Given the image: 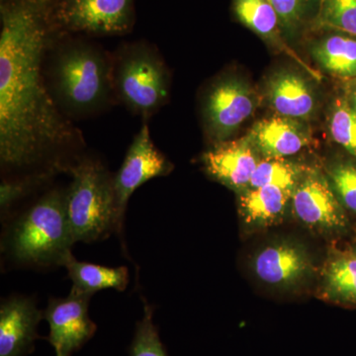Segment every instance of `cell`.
I'll return each instance as SVG.
<instances>
[{"mask_svg":"<svg viewBox=\"0 0 356 356\" xmlns=\"http://www.w3.org/2000/svg\"><path fill=\"white\" fill-rule=\"evenodd\" d=\"M58 1L0 0V161L19 177L69 172L84 146L47 86Z\"/></svg>","mask_w":356,"mask_h":356,"instance_id":"cell-1","label":"cell"},{"mask_svg":"<svg viewBox=\"0 0 356 356\" xmlns=\"http://www.w3.org/2000/svg\"><path fill=\"white\" fill-rule=\"evenodd\" d=\"M46 81L70 120L99 114L114 102L113 56L98 44L62 34L48 51Z\"/></svg>","mask_w":356,"mask_h":356,"instance_id":"cell-2","label":"cell"},{"mask_svg":"<svg viewBox=\"0 0 356 356\" xmlns=\"http://www.w3.org/2000/svg\"><path fill=\"white\" fill-rule=\"evenodd\" d=\"M67 189H53L35 201L8 225L2 248L22 266H64L74 245L67 207Z\"/></svg>","mask_w":356,"mask_h":356,"instance_id":"cell-3","label":"cell"},{"mask_svg":"<svg viewBox=\"0 0 356 356\" xmlns=\"http://www.w3.org/2000/svg\"><path fill=\"white\" fill-rule=\"evenodd\" d=\"M72 184L65 193V207L74 243H91L120 232L115 201L113 175L98 159L81 156L69 172Z\"/></svg>","mask_w":356,"mask_h":356,"instance_id":"cell-4","label":"cell"},{"mask_svg":"<svg viewBox=\"0 0 356 356\" xmlns=\"http://www.w3.org/2000/svg\"><path fill=\"white\" fill-rule=\"evenodd\" d=\"M116 99L145 121L168 102L170 76L163 58L147 42L123 44L113 56Z\"/></svg>","mask_w":356,"mask_h":356,"instance_id":"cell-5","label":"cell"},{"mask_svg":"<svg viewBox=\"0 0 356 356\" xmlns=\"http://www.w3.org/2000/svg\"><path fill=\"white\" fill-rule=\"evenodd\" d=\"M56 20L63 34L125 35L135 22V0H58Z\"/></svg>","mask_w":356,"mask_h":356,"instance_id":"cell-6","label":"cell"},{"mask_svg":"<svg viewBox=\"0 0 356 356\" xmlns=\"http://www.w3.org/2000/svg\"><path fill=\"white\" fill-rule=\"evenodd\" d=\"M295 217L309 229L325 235H341L350 229L346 210L327 178L317 170H306L291 200Z\"/></svg>","mask_w":356,"mask_h":356,"instance_id":"cell-7","label":"cell"},{"mask_svg":"<svg viewBox=\"0 0 356 356\" xmlns=\"http://www.w3.org/2000/svg\"><path fill=\"white\" fill-rule=\"evenodd\" d=\"M257 96L236 77H221L211 84L202 103V116L210 139L225 142L254 114Z\"/></svg>","mask_w":356,"mask_h":356,"instance_id":"cell-8","label":"cell"},{"mask_svg":"<svg viewBox=\"0 0 356 356\" xmlns=\"http://www.w3.org/2000/svg\"><path fill=\"white\" fill-rule=\"evenodd\" d=\"M172 170V163L154 144L149 124L145 121L129 147L121 168L113 175L115 201L122 227L129 199L134 192L149 180L165 177Z\"/></svg>","mask_w":356,"mask_h":356,"instance_id":"cell-9","label":"cell"},{"mask_svg":"<svg viewBox=\"0 0 356 356\" xmlns=\"http://www.w3.org/2000/svg\"><path fill=\"white\" fill-rule=\"evenodd\" d=\"M91 296L70 291L65 298H51L43 312L49 323L48 341L56 356H72L95 336V323L88 316Z\"/></svg>","mask_w":356,"mask_h":356,"instance_id":"cell-10","label":"cell"},{"mask_svg":"<svg viewBox=\"0 0 356 356\" xmlns=\"http://www.w3.org/2000/svg\"><path fill=\"white\" fill-rule=\"evenodd\" d=\"M261 161V154L248 136L218 143L202 156L206 173L238 194L250 187Z\"/></svg>","mask_w":356,"mask_h":356,"instance_id":"cell-11","label":"cell"},{"mask_svg":"<svg viewBox=\"0 0 356 356\" xmlns=\"http://www.w3.org/2000/svg\"><path fill=\"white\" fill-rule=\"evenodd\" d=\"M257 277L264 284L290 289L305 281L313 273V264L303 247L290 242L264 248L252 261Z\"/></svg>","mask_w":356,"mask_h":356,"instance_id":"cell-12","label":"cell"},{"mask_svg":"<svg viewBox=\"0 0 356 356\" xmlns=\"http://www.w3.org/2000/svg\"><path fill=\"white\" fill-rule=\"evenodd\" d=\"M44 318L36 303L25 297L4 300L0 307V356H26L39 339L37 327Z\"/></svg>","mask_w":356,"mask_h":356,"instance_id":"cell-13","label":"cell"},{"mask_svg":"<svg viewBox=\"0 0 356 356\" xmlns=\"http://www.w3.org/2000/svg\"><path fill=\"white\" fill-rule=\"evenodd\" d=\"M248 136L264 159H286L311 144L305 125L280 115L257 122Z\"/></svg>","mask_w":356,"mask_h":356,"instance_id":"cell-14","label":"cell"},{"mask_svg":"<svg viewBox=\"0 0 356 356\" xmlns=\"http://www.w3.org/2000/svg\"><path fill=\"white\" fill-rule=\"evenodd\" d=\"M268 102L276 113L287 118L307 119L316 106L315 93L305 77L296 72H275L266 86Z\"/></svg>","mask_w":356,"mask_h":356,"instance_id":"cell-15","label":"cell"},{"mask_svg":"<svg viewBox=\"0 0 356 356\" xmlns=\"http://www.w3.org/2000/svg\"><path fill=\"white\" fill-rule=\"evenodd\" d=\"M295 187L264 185L238 194V213L252 228H266L280 222L291 202Z\"/></svg>","mask_w":356,"mask_h":356,"instance_id":"cell-16","label":"cell"},{"mask_svg":"<svg viewBox=\"0 0 356 356\" xmlns=\"http://www.w3.org/2000/svg\"><path fill=\"white\" fill-rule=\"evenodd\" d=\"M234 13L245 27L259 35L267 43L294 58L312 76L318 77V72L305 64L285 43L280 16L268 0H234Z\"/></svg>","mask_w":356,"mask_h":356,"instance_id":"cell-17","label":"cell"},{"mask_svg":"<svg viewBox=\"0 0 356 356\" xmlns=\"http://www.w3.org/2000/svg\"><path fill=\"white\" fill-rule=\"evenodd\" d=\"M322 285L323 298L356 308V254L353 248L332 252L325 264Z\"/></svg>","mask_w":356,"mask_h":356,"instance_id":"cell-18","label":"cell"},{"mask_svg":"<svg viewBox=\"0 0 356 356\" xmlns=\"http://www.w3.org/2000/svg\"><path fill=\"white\" fill-rule=\"evenodd\" d=\"M64 266L72 281V292L92 296L103 289L124 291L129 283V271L126 266L108 267L79 261L70 254Z\"/></svg>","mask_w":356,"mask_h":356,"instance_id":"cell-19","label":"cell"},{"mask_svg":"<svg viewBox=\"0 0 356 356\" xmlns=\"http://www.w3.org/2000/svg\"><path fill=\"white\" fill-rule=\"evenodd\" d=\"M312 55L332 76L356 79V37L332 33L314 44Z\"/></svg>","mask_w":356,"mask_h":356,"instance_id":"cell-20","label":"cell"},{"mask_svg":"<svg viewBox=\"0 0 356 356\" xmlns=\"http://www.w3.org/2000/svg\"><path fill=\"white\" fill-rule=\"evenodd\" d=\"M313 21L318 29L356 37V0H318Z\"/></svg>","mask_w":356,"mask_h":356,"instance_id":"cell-21","label":"cell"},{"mask_svg":"<svg viewBox=\"0 0 356 356\" xmlns=\"http://www.w3.org/2000/svg\"><path fill=\"white\" fill-rule=\"evenodd\" d=\"M306 170L286 159H261L250 180L248 188L264 185L296 187Z\"/></svg>","mask_w":356,"mask_h":356,"instance_id":"cell-22","label":"cell"},{"mask_svg":"<svg viewBox=\"0 0 356 356\" xmlns=\"http://www.w3.org/2000/svg\"><path fill=\"white\" fill-rule=\"evenodd\" d=\"M329 126L334 142L356 158V110L348 99L334 102Z\"/></svg>","mask_w":356,"mask_h":356,"instance_id":"cell-23","label":"cell"},{"mask_svg":"<svg viewBox=\"0 0 356 356\" xmlns=\"http://www.w3.org/2000/svg\"><path fill=\"white\" fill-rule=\"evenodd\" d=\"M154 310L145 303L144 317L137 324L129 356H168L153 322Z\"/></svg>","mask_w":356,"mask_h":356,"instance_id":"cell-24","label":"cell"},{"mask_svg":"<svg viewBox=\"0 0 356 356\" xmlns=\"http://www.w3.org/2000/svg\"><path fill=\"white\" fill-rule=\"evenodd\" d=\"M331 184L337 197L346 212L356 217V165L346 161L332 165L329 170Z\"/></svg>","mask_w":356,"mask_h":356,"instance_id":"cell-25","label":"cell"},{"mask_svg":"<svg viewBox=\"0 0 356 356\" xmlns=\"http://www.w3.org/2000/svg\"><path fill=\"white\" fill-rule=\"evenodd\" d=\"M275 9L283 33L291 35L298 32L310 17L314 7L318 9V0H268Z\"/></svg>","mask_w":356,"mask_h":356,"instance_id":"cell-26","label":"cell"},{"mask_svg":"<svg viewBox=\"0 0 356 356\" xmlns=\"http://www.w3.org/2000/svg\"><path fill=\"white\" fill-rule=\"evenodd\" d=\"M53 177L54 175L48 173H41V175L6 178L2 180L1 187H0V205H1L2 214L10 209L11 206L17 201L29 195L32 191L46 184Z\"/></svg>","mask_w":356,"mask_h":356,"instance_id":"cell-27","label":"cell"},{"mask_svg":"<svg viewBox=\"0 0 356 356\" xmlns=\"http://www.w3.org/2000/svg\"><path fill=\"white\" fill-rule=\"evenodd\" d=\"M348 102L350 103L351 106L356 110V83L353 84L350 91V97H348Z\"/></svg>","mask_w":356,"mask_h":356,"instance_id":"cell-28","label":"cell"},{"mask_svg":"<svg viewBox=\"0 0 356 356\" xmlns=\"http://www.w3.org/2000/svg\"><path fill=\"white\" fill-rule=\"evenodd\" d=\"M350 248H353V252H355L356 254V243H355V245H353V247Z\"/></svg>","mask_w":356,"mask_h":356,"instance_id":"cell-29","label":"cell"}]
</instances>
